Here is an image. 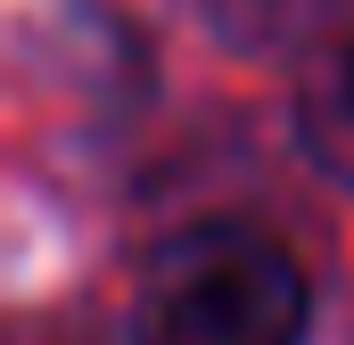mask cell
<instances>
[{
	"instance_id": "1",
	"label": "cell",
	"mask_w": 354,
	"mask_h": 345,
	"mask_svg": "<svg viewBox=\"0 0 354 345\" xmlns=\"http://www.w3.org/2000/svg\"><path fill=\"white\" fill-rule=\"evenodd\" d=\"M305 337V271L264 230L206 222L140 263L132 345H297Z\"/></svg>"
},
{
	"instance_id": "2",
	"label": "cell",
	"mask_w": 354,
	"mask_h": 345,
	"mask_svg": "<svg viewBox=\"0 0 354 345\" xmlns=\"http://www.w3.org/2000/svg\"><path fill=\"white\" fill-rule=\"evenodd\" d=\"M297 132H305L313 165L354 189V41H338L305 75V90H297Z\"/></svg>"
}]
</instances>
